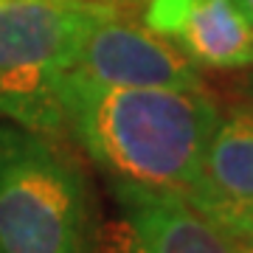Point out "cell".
Here are the masks:
<instances>
[{"label": "cell", "mask_w": 253, "mask_h": 253, "mask_svg": "<svg viewBox=\"0 0 253 253\" xmlns=\"http://www.w3.org/2000/svg\"><path fill=\"white\" fill-rule=\"evenodd\" d=\"M71 71L110 87L203 90V76L189 56L149 28L121 20V14L101 20L87 34Z\"/></svg>", "instance_id": "5"}, {"label": "cell", "mask_w": 253, "mask_h": 253, "mask_svg": "<svg viewBox=\"0 0 253 253\" xmlns=\"http://www.w3.org/2000/svg\"><path fill=\"white\" fill-rule=\"evenodd\" d=\"M59 99L68 129L110 183L183 197L194 191L219 124L217 104L203 90L110 87L68 71Z\"/></svg>", "instance_id": "1"}, {"label": "cell", "mask_w": 253, "mask_h": 253, "mask_svg": "<svg viewBox=\"0 0 253 253\" xmlns=\"http://www.w3.org/2000/svg\"><path fill=\"white\" fill-rule=\"evenodd\" d=\"M186 200L225 234L248 211H253L251 110H234L228 118H219L203 158L200 180Z\"/></svg>", "instance_id": "7"}, {"label": "cell", "mask_w": 253, "mask_h": 253, "mask_svg": "<svg viewBox=\"0 0 253 253\" xmlns=\"http://www.w3.org/2000/svg\"><path fill=\"white\" fill-rule=\"evenodd\" d=\"M110 3H116L118 9H121V3H126V6H132V3H146V0H110Z\"/></svg>", "instance_id": "10"}, {"label": "cell", "mask_w": 253, "mask_h": 253, "mask_svg": "<svg viewBox=\"0 0 253 253\" xmlns=\"http://www.w3.org/2000/svg\"><path fill=\"white\" fill-rule=\"evenodd\" d=\"M121 14L110 0H0V118L62 135L59 82L101 20Z\"/></svg>", "instance_id": "3"}, {"label": "cell", "mask_w": 253, "mask_h": 253, "mask_svg": "<svg viewBox=\"0 0 253 253\" xmlns=\"http://www.w3.org/2000/svg\"><path fill=\"white\" fill-rule=\"evenodd\" d=\"M228 236H231L245 253H253V211H248V214L228 231Z\"/></svg>", "instance_id": "8"}, {"label": "cell", "mask_w": 253, "mask_h": 253, "mask_svg": "<svg viewBox=\"0 0 253 253\" xmlns=\"http://www.w3.org/2000/svg\"><path fill=\"white\" fill-rule=\"evenodd\" d=\"M236 3L242 6V11L248 14V17H251V23H253V0H236Z\"/></svg>", "instance_id": "9"}, {"label": "cell", "mask_w": 253, "mask_h": 253, "mask_svg": "<svg viewBox=\"0 0 253 253\" xmlns=\"http://www.w3.org/2000/svg\"><path fill=\"white\" fill-rule=\"evenodd\" d=\"M118 217L96 231L90 253H245L177 191L113 183Z\"/></svg>", "instance_id": "4"}, {"label": "cell", "mask_w": 253, "mask_h": 253, "mask_svg": "<svg viewBox=\"0 0 253 253\" xmlns=\"http://www.w3.org/2000/svg\"><path fill=\"white\" fill-rule=\"evenodd\" d=\"M144 23L197 68L253 65V23L236 0H146Z\"/></svg>", "instance_id": "6"}, {"label": "cell", "mask_w": 253, "mask_h": 253, "mask_svg": "<svg viewBox=\"0 0 253 253\" xmlns=\"http://www.w3.org/2000/svg\"><path fill=\"white\" fill-rule=\"evenodd\" d=\"M90 186L56 138L0 124V253H90Z\"/></svg>", "instance_id": "2"}, {"label": "cell", "mask_w": 253, "mask_h": 253, "mask_svg": "<svg viewBox=\"0 0 253 253\" xmlns=\"http://www.w3.org/2000/svg\"><path fill=\"white\" fill-rule=\"evenodd\" d=\"M251 96H253V79H251Z\"/></svg>", "instance_id": "11"}]
</instances>
